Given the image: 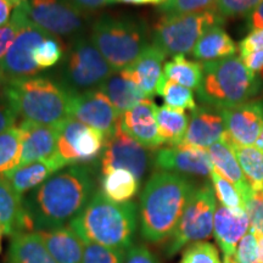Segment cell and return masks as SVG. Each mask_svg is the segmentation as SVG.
<instances>
[{
	"instance_id": "cell-9",
	"label": "cell",
	"mask_w": 263,
	"mask_h": 263,
	"mask_svg": "<svg viewBox=\"0 0 263 263\" xmlns=\"http://www.w3.org/2000/svg\"><path fill=\"white\" fill-rule=\"evenodd\" d=\"M216 210L217 200L212 184L205 183L195 188L168 240L166 255L172 257L185 246L209 239L213 234Z\"/></svg>"
},
{
	"instance_id": "cell-28",
	"label": "cell",
	"mask_w": 263,
	"mask_h": 263,
	"mask_svg": "<svg viewBox=\"0 0 263 263\" xmlns=\"http://www.w3.org/2000/svg\"><path fill=\"white\" fill-rule=\"evenodd\" d=\"M8 263H58L45 248L37 232L20 233L11 238Z\"/></svg>"
},
{
	"instance_id": "cell-3",
	"label": "cell",
	"mask_w": 263,
	"mask_h": 263,
	"mask_svg": "<svg viewBox=\"0 0 263 263\" xmlns=\"http://www.w3.org/2000/svg\"><path fill=\"white\" fill-rule=\"evenodd\" d=\"M70 227L84 244L94 242L128 251L137 233L138 206L132 201L114 202L101 192H95Z\"/></svg>"
},
{
	"instance_id": "cell-8",
	"label": "cell",
	"mask_w": 263,
	"mask_h": 263,
	"mask_svg": "<svg viewBox=\"0 0 263 263\" xmlns=\"http://www.w3.org/2000/svg\"><path fill=\"white\" fill-rule=\"evenodd\" d=\"M114 72L93 42L80 35L72 39L62 60L61 84L71 94L99 89Z\"/></svg>"
},
{
	"instance_id": "cell-39",
	"label": "cell",
	"mask_w": 263,
	"mask_h": 263,
	"mask_svg": "<svg viewBox=\"0 0 263 263\" xmlns=\"http://www.w3.org/2000/svg\"><path fill=\"white\" fill-rule=\"evenodd\" d=\"M217 0H166L159 6L163 15H183L215 9Z\"/></svg>"
},
{
	"instance_id": "cell-45",
	"label": "cell",
	"mask_w": 263,
	"mask_h": 263,
	"mask_svg": "<svg viewBox=\"0 0 263 263\" xmlns=\"http://www.w3.org/2000/svg\"><path fill=\"white\" fill-rule=\"evenodd\" d=\"M261 49H263V28L250 31L249 34L238 44L240 59L245 58L250 52L261 50Z\"/></svg>"
},
{
	"instance_id": "cell-41",
	"label": "cell",
	"mask_w": 263,
	"mask_h": 263,
	"mask_svg": "<svg viewBox=\"0 0 263 263\" xmlns=\"http://www.w3.org/2000/svg\"><path fill=\"white\" fill-rule=\"evenodd\" d=\"M263 0H217L215 10L223 18L248 17Z\"/></svg>"
},
{
	"instance_id": "cell-11",
	"label": "cell",
	"mask_w": 263,
	"mask_h": 263,
	"mask_svg": "<svg viewBox=\"0 0 263 263\" xmlns=\"http://www.w3.org/2000/svg\"><path fill=\"white\" fill-rule=\"evenodd\" d=\"M27 15L33 24L55 37H80L87 26V14L64 0H27Z\"/></svg>"
},
{
	"instance_id": "cell-7",
	"label": "cell",
	"mask_w": 263,
	"mask_h": 263,
	"mask_svg": "<svg viewBox=\"0 0 263 263\" xmlns=\"http://www.w3.org/2000/svg\"><path fill=\"white\" fill-rule=\"evenodd\" d=\"M226 20L215 9L183 15H162L154 27L153 44L166 57L193 52L197 41L213 26H223Z\"/></svg>"
},
{
	"instance_id": "cell-56",
	"label": "cell",
	"mask_w": 263,
	"mask_h": 263,
	"mask_svg": "<svg viewBox=\"0 0 263 263\" xmlns=\"http://www.w3.org/2000/svg\"><path fill=\"white\" fill-rule=\"evenodd\" d=\"M2 235H3V232H2V229H0V241H2Z\"/></svg>"
},
{
	"instance_id": "cell-2",
	"label": "cell",
	"mask_w": 263,
	"mask_h": 263,
	"mask_svg": "<svg viewBox=\"0 0 263 263\" xmlns=\"http://www.w3.org/2000/svg\"><path fill=\"white\" fill-rule=\"evenodd\" d=\"M196 186L178 173H153L140 195V234L159 244L170 239Z\"/></svg>"
},
{
	"instance_id": "cell-10",
	"label": "cell",
	"mask_w": 263,
	"mask_h": 263,
	"mask_svg": "<svg viewBox=\"0 0 263 263\" xmlns=\"http://www.w3.org/2000/svg\"><path fill=\"white\" fill-rule=\"evenodd\" d=\"M106 137L97 128L67 118L59 124L58 155L67 166L93 162L103 154Z\"/></svg>"
},
{
	"instance_id": "cell-6",
	"label": "cell",
	"mask_w": 263,
	"mask_h": 263,
	"mask_svg": "<svg viewBox=\"0 0 263 263\" xmlns=\"http://www.w3.org/2000/svg\"><path fill=\"white\" fill-rule=\"evenodd\" d=\"M90 41L115 72L133 65L149 45L145 22L132 16H101L91 27Z\"/></svg>"
},
{
	"instance_id": "cell-26",
	"label": "cell",
	"mask_w": 263,
	"mask_h": 263,
	"mask_svg": "<svg viewBox=\"0 0 263 263\" xmlns=\"http://www.w3.org/2000/svg\"><path fill=\"white\" fill-rule=\"evenodd\" d=\"M115 108L122 115L147 99L127 70L115 72L99 87Z\"/></svg>"
},
{
	"instance_id": "cell-23",
	"label": "cell",
	"mask_w": 263,
	"mask_h": 263,
	"mask_svg": "<svg viewBox=\"0 0 263 263\" xmlns=\"http://www.w3.org/2000/svg\"><path fill=\"white\" fill-rule=\"evenodd\" d=\"M166 54L154 44L147 45L145 50L140 54L137 61L124 70L128 71L134 82L139 85L147 99L156 95L159 82L162 77V64Z\"/></svg>"
},
{
	"instance_id": "cell-55",
	"label": "cell",
	"mask_w": 263,
	"mask_h": 263,
	"mask_svg": "<svg viewBox=\"0 0 263 263\" xmlns=\"http://www.w3.org/2000/svg\"><path fill=\"white\" fill-rule=\"evenodd\" d=\"M5 84V82H4V78H3V76L0 74V88H3V85Z\"/></svg>"
},
{
	"instance_id": "cell-36",
	"label": "cell",
	"mask_w": 263,
	"mask_h": 263,
	"mask_svg": "<svg viewBox=\"0 0 263 263\" xmlns=\"http://www.w3.org/2000/svg\"><path fill=\"white\" fill-rule=\"evenodd\" d=\"M26 4H27V0H25L21 5L14 10L11 18H10L8 24L0 27V67H2L3 60H4L6 54H8L9 49L11 48L12 43L17 37L20 29L22 28V26L28 20Z\"/></svg>"
},
{
	"instance_id": "cell-30",
	"label": "cell",
	"mask_w": 263,
	"mask_h": 263,
	"mask_svg": "<svg viewBox=\"0 0 263 263\" xmlns=\"http://www.w3.org/2000/svg\"><path fill=\"white\" fill-rule=\"evenodd\" d=\"M156 122L163 143L177 146L183 143L189 126V117L184 110L163 105L156 107Z\"/></svg>"
},
{
	"instance_id": "cell-50",
	"label": "cell",
	"mask_w": 263,
	"mask_h": 263,
	"mask_svg": "<svg viewBox=\"0 0 263 263\" xmlns=\"http://www.w3.org/2000/svg\"><path fill=\"white\" fill-rule=\"evenodd\" d=\"M246 28L249 31L263 28V2L246 17Z\"/></svg>"
},
{
	"instance_id": "cell-43",
	"label": "cell",
	"mask_w": 263,
	"mask_h": 263,
	"mask_svg": "<svg viewBox=\"0 0 263 263\" xmlns=\"http://www.w3.org/2000/svg\"><path fill=\"white\" fill-rule=\"evenodd\" d=\"M235 256L239 263H255L258 261V236L251 228L239 242Z\"/></svg>"
},
{
	"instance_id": "cell-18",
	"label": "cell",
	"mask_w": 263,
	"mask_h": 263,
	"mask_svg": "<svg viewBox=\"0 0 263 263\" xmlns=\"http://www.w3.org/2000/svg\"><path fill=\"white\" fill-rule=\"evenodd\" d=\"M21 130V157L17 167L51 159L58 155L59 126H43L27 121L18 124Z\"/></svg>"
},
{
	"instance_id": "cell-29",
	"label": "cell",
	"mask_w": 263,
	"mask_h": 263,
	"mask_svg": "<svg viewBox=\"0 0 263 263\" xmlns=\"http://www.w3.org/2000/svg\"><path fill=\"white\" fill-rule=\"evenodd\" d=\"M101 193L111 201L129 202L140 188V180L127 170H114L101 174Z\"/></svg>"
},
{
	"instance_id": "cell-12",
	"label": "cell",
	"mask_w": 263,
	"mask_h": 263,
	"mask_svg": "<svg viewBox=\"0 0 263 263\" xmlns=\"http://www.w3.org/2000/svg\"><path fill=\"white\" fill-rule=\"evenodd\" d=\"M151 161L149 149L117 128L105 143L100 156V172L105 174L114 170H127L140 180L147 172Z\"/></svg>"
},
{
	"instance_id": "cell-60",
	"label": "cell",
	"mask_w": 263,
	"mask_h": 263,
	"mask_svg": "<svg viewBox=\"0 0 263 263\" xmlns=\"http://www.w3.org/2000/svg\"><path fill=\"white\" fill-rule=\"evenodd\" d=\"M262 192H263V189H262Z\"/></svg>"
},
{
	"instance_id": "cell-31",
	"label": "cell",
	"mask_w": 263,
	"mask_h": 263,
	"mask_svg": "<svg viewBox=\"0 0 263 263\" xmlns=\"http://www.w3.org/2000/svg\"><path fill=\"white\" fill-rule=\"evenodd\" d=\"M234 151L240 167L254 190L263 189V151L255 146H241L234 144L228 136L223 138Z\"/></svg>"
},
{
	"instance_id": "cell-1",
	"label": "cell",
	"mask_w": 263,
	"mask_h": 263,
	"mask_svg": "<svg viewBox=\"0 0 263 263\" xmlns=\"http://www.w3.org/2000/svg\"><path fill=\"white\" fill-rule=\"evenodd\" d=\"M95 194L94 174L74 164L59 171L24 199L31 232L50 230L71 223Z\"/></svg>"
},
{
	"instance_id": "cell-27",
	"label": "cell",
	"mask_w": 263,
	"mask_h": 263,
	"mask_svg": "<svg viewBox=\"0 0 263 263\" xmlns=\"http://www.w3.org/2000/svg\"><path fill=\"white\" fill-rule=\"evenodd\" d=\"M238 45L222 26H213L203 33L194 47L193 57L197 61L210 62L234 57Z\"/></svg>"
},
{
	"instance_id": "cell-22",
	"label": "cell",
	"mask_w": 263,
	"mask_h": 263,
	"mask_svg": "<svg viewBox=\"0 0 263 263\" xmlns=\"http://www.w3.org/2000/svg\"><path fill=\"white\" fill-rule=\"evenodd\" d=\"M0 229L3 234L11 238L20 233L31 232L24 197L16 194L3 176H0Z\"/></svg>"
},
{
	"instance_id": "cell-37",
	"label": "cell",
	"mask_w": 263,
	"mask_h": 263,
	"mask_svg": "<svg viewBox=\"0 0 263 263\" xmlns=\"http://www.w3.org/2000/svg\"><path fill=\"white\" fill-rule=\"evenodd\" d=\"M65 48L62 42L55 35L44 39L33 52L35 65L39 70H47L54 67L65 57Z\"/></svg>"
},
{
	"instance_id": "cell-52",
	"label": "cell",
	"mask_w": 263,
	"mask_h": 263,
	"mask_svg": "<svg viewBox=\"0 0 263 263\" xmlns=\"http://www.w3.org/2000/svg\"><path fill=\"white\" fill-rule=\"evenodd\" d=\"M255 147H257L258 150H262L263 151V123H262V127H261V130H259V134L257 137V140H256L255 143Z\"/></svg>"
},
{
	"instance_id": "cell-54",
	"label": "cell",
	"mask_w": 263,
	"mask_h": 263,
	"mask_svg": "<svg viewBox=\"0 0 263 263\" xmlns=\"http://www.w3.org/2000/svg\"><path fill=\"white\" fill-rule=\"evenodd\" d=\"M223 263H239L238 259H236V256H228V257L223 258Z\"/></svg>"
},
{
	"instance_id": "cell-35",
	"label": "cell",
	"mask_w": 263,
	"mask_h": 263,
	"mask_svg": "<svg viewBox=\"0 0 263 263\" xmlns=\"http://www.w3.org/2000/svg\"><path fill=\"white\" fill-rule=\"evenodd\" d=\"M210 179H211L216 197L222 206L235 212H246V203L234 184L221 176L215 168L210 174Z\"/></svg>"
},
{
	"instance_id": "cell-34",
	"label": "cell",
	"mask_w": 263,
	"mask_h": 263,
	"mask_svg": "<svg viewBox=\"0 0 263 263\" xmlns=\"http://www.w3.org/2000/svg\"><path fill=\"white\" fill-rule=\"evenodd\" d=\"M21 141V130L16 126L0 134V176L18 166Z\"/></svg>"
},
{
	"instance_id": "cell-16",
	"label": "cell",
	"mask_w": 263,
	"mask_h": 263,
	"mask_svg": "<svg viewBox=\"0 0 263 263\" xmlns=\"http://www.w3.org/2000/svg\"><path fill=\"white\" fill-rule=\"evenodd\" d=\"M221 112L229 139L238 145L254 146L263 123L262 99L221 110Z\"/></svg>"
},
{
	"instance_id": "cell-42",
	"label": "cell",
	"mask_w": 263,
	"mask_h": 263,
	"mask_svg": "<svg viewBox=\"0 0 263 263\" xmlns=\"http://www.w3.org/2000/svg\"><path fill=\"white\" fill-rule=\"evenodd\" d=\"M246 212L250 219V228L257 235H263V192L252 190L246 201Z\"/></svg>"
},
{
	"instance_id": "cell-59",
	"label": "cell",
	"mask_w": 263,
	"mask_h": 263,
	"mask_svg": "<svg viewBox=\"0 0 263 263\" xmlns=\"http://www.w3.org/2000/svg\"><path fill=\"white\" fill-rule=\"evenodd\" d=\"M255 263H262V262H259V261H257V262H255Z\"/></svg>"
},
{
	"instance_id": "cell-40",
	"label": "cell",
	"mask_w": 263,
	"mask_h": 263,
	"mask_svg": "<svg viewBox=\"0 0 263 263\" xmlns=\"http://www.w3.org/2000/svg\"><path fill=\"white\" fill-rule=\"evenodd\" d=\"M179 263H222V261L215 245L207 241H199L186 246Z\"/></svg>"
},
{
	"instance_id": "cell-19",
	"label": "cell",
	"mask_w": 263,
	"mask_h": 263,
	"mask_svg": "<svg viewBox=\"0 0 263 263\" xmlns=\"http://www.w3.org/2000/svg\"><path fill=\"white\" fill-rule=\"evenodd\" d=\"M226 133L224 118L221 111L203 105L193 111L182 144L207 150L213 144L223 140Z\"/></svg>"
},
{
	"instance_id": "cell-13",
	"label": "cell",
	"mask_w": 263,
	"mask_h": 263,
	"mask_svg": "<svg viewBox=\"0 0 263 263\" xmlns=\"http://www.w3.org/2000/svg\"><path fill=\"white\" fill-rule=\"evenodd\" d=\"M50 35L44 29L33 24L29 18L25 22L0 67V73L5 83L20 78L38 76L41 70L35 65L33 52L44 39Z\"/></svg>"
},
{
	"instance_id": "cell-46",
	"label": "cell",
	"mask_w": 263,
	"mask_h": 263,
	"mask_svg": "<svg viewBox=\"0 0 263 263\" xmlns=\"http://www.w3.org/2000/svg\"><path fill=\"white\" fill-rule=\"evenodd\" d=\"M124 263H160V261L145 245L139 244L128 250Z\"/></svg>"
},
{
	"instance_id": "cell-25",
	"label": "cell",
	"mask_w": 263,
	"mask_h": 263,
	"mask_svg": "<svg viewBox=\"0 0 263 263\" xmlns=\"http://www.w3.org/2000/svg\"><path fill=\"white\" fill-rule=\"evenodd\" d=\"M207 153L211 159L213 168L226 179H228L230 183L234 184L246 203L254 189L242 172V168L240 167L234 151L229 144L226 140H221L210 146L207 149Z\"/></svg>"
},
{
	"instance_id": "cell-33",
	"label": "cell",
	"mask_w": 263,
	"mask_h": 263,
	"mask_svg": "<svg viewBox=\"0 0 263 263\" xmlns=\"http://www.w3.org/2000/svg\"><path fill=\"white\" fill-rule=\"evenodd\" d=\"M156 94L160 95L163 99L164 104L170 107L192 111L197 107L193 90L168 80L164 77V74H162L157 85Z\"/></svg>"
},
{
	"instance_id": "cell-49",
	"label": "cell",
	"mask_w": 263,
	"mask_h": 263,
	"mask_svg": "<svg viewBox=\"0 0 263 263\" xmlns=\"http://www.w3.org/2000/svg\"><path fill=\"white\" fill-rule=\"evenodd\" d=\"M24 2L25 0H0V27L8 24L12 16V10H15Z\"/></svg>"
},
{
	"instance_id": "cell-44",
	"label": "cell",
	"mask_w": 263,
	"mask_h": 263,
	"mask_svg": "<svg viewBox=\"0 0 263 263\" xmlns=\"http://www.w3.org/2000/svg\"><path fill=\"white\" fill-rule=\"evenodd\" d=\"M17 118V114L15 112L9 98L6 97L4 88H0V134L14 127Z\"/></svg>"
},
{
	"instance_id": "cell-48",
	"label": "cell",
	"mask_w": 263,
	"mask_h": 263,
	"mask_svg": "<svg viewBox=\"0 0 263 263\" xmlns=\"http://www.w3.org/2000/svg\"><path fill=\"white\" fill-rule=\"evenodd\" d=\"M242 62L250 71L259 74L263 71V49L250 52L245 58L241 59Z\"/></svg>"
},
{
	"instance_id": "cell-14",
	"label": "cell",
	"mask_w": 263,
	"mask_h": 263,
	"mask_svg": "<svg viewBox=\"0 0 263 263\" xmlns=\"http://www.w3.org/2000/svg\"><path fill=\"white\" fill-rule=\"evenodd\" d=\"M70 116L83 124L103 132L107 139L117 130L121 115L103 91L91 89L72 94Z\"/></svg>"
},
{
	"instance_id": "cell-58",
	"label": "cell",
	"mask_w": 263,
	"mask_h": 263,
	"mask_svg": "<svg viewBox=\"0 0 263 263\" xmlns=\"http://www.w3.org/2000/svg\"><path fill=\"white\" fill-rule=\"evenodd\" d=\"M0 252H2V241H0Z\"/></svg>"
},
{
	"instance_id": "cell-4",
	"label": "cell",
	"mask_w": 263,
	"mask_h": 263,
	"mask_svg": "<svg viewBox=\"0 0 263 263\" xmlns=\"http://www.w3.org/2000/svg\"><path fill=\"white\" fill-rule=\"evenodd\" d=\"M4 91L21 121L59 126L70 118L72 94L44 76L20 78L4 84Z\"/></svg>"
},
{
	"instance_id": "cell-15",
	"label": "cell",
	"mask_w": 263,
	"mask_h": 263,
	"mask_svg": "<svg viewBox=\"0 0 263 263\" xmlns=\"http://www.w3.org/2000/svg\"><path fill=\"white\" fill-rule=\"evenodd\" d=\"M153 162L159 171L178 173L182 176L189 174L210 177L213 170L207 150L183 144L159 149L153 156Z\"/></svg>"
},
{
	"instance_id": "cell-57",
	"label": "cell",
	"mask_w": 263,
	"mask_h": 263,
	"mask_svg": "<svg viewBox=\"0 0 263 263\" xmlns=\"http://www.w3.org/2000/svg\"><path fill=\"white\" fill-rule=\"evenodd\" d=\"M259 77H261V78H262V80H263V71L261 72V73H259Z\"/></svg>"
},
{
	"instance_id": "cell-24",
	"label": "cell",
	"mask_w": 263,
	"mask_h": 263,
	"mask_svg": "<svg viewBox=\"0 0 263 263\" xmlns=\"http://www.w3.org/2000/svg\"><path fill=\"white\" fill-rule=\"evenodd\" d=\"M37 233L58 263H82L83 261L84 242L70 226Z\"/></svg>"
},
{
	"instance_id": "cell-17",
	"label": "cell",
	"mask_w": 263,
	"mask_h": 263,
	"mask_svg": "<svg viewBox=\"0 0 263 263\" xmlns=\"http://www.w3.org/2000/svg\"><path fill=\"white\" fill-rule=\"evenodd\" d=\"M156 104L145 99L120 116L117 128L149 150L164 145L156 122Z\"/></svg>"
},
{
	"instance_id": "cell-53",
	"label": "cell",
	"mask_w": 263,
	"mask_h": 263,
	"mask_svg": "<svg viewBox=\"0 0 263 263\" xmlns=\"http://www.w3.org/2000/svg\"><path fill=\"white\" fill-rule=\"evenodd\" d=\"M258 236V261L263 263V235Z\"/></svg>"
},
{
	"instance_id": "cell-47",
	"label": "cell",
	"mask_w": 263,
	"mask_h": 263,
	"mask_svg": "<svg viewBox=\"0 0 263 263\" xmlns=\"http://www.w3.org/2000/svg\"><path fill=\"white\" fill-rule=\"evenodd\" d=\"M64 2L83 14L97 11L99 9H103L104 6L112 4V0H64Z\"/></svg>"
},
{
	"instance_id": "cell-21",
	"label": "cell",
	"mask_w": 263,
	"mask_h": 263,
	"mask_svg": "<svg viewBox=\"0 0 263 263\" xmlns=\"http://www.w3.org/2000/svg\"><path fill=\"white\" fill-rule=\"evenodd\" d=\"M64 167H67V164L60 159V156L55 155L51 159L26 164L24 167H15L14 170L3 174V177L8 180L16 194L22 197L25 194L31 193L47 182Z\"/></svg>"
},
{
	"instance_id": "cell-20",
	"label": "cell",
	"mask_w": 263,
	"mask_h": 263,
	"mask_svg": "<svg viewBox=\"0 0 263 263\" xmlns=\"http://www.w3.org/2000/svg\"><path fill=\"white\" fill-rule=\"evenodd\" d=\"M250 229L248 212H235L217 206L213 221V235L224 257L236 254L239 242Z\"/></svg>"
},
{
	"instance_id": "cell-38",
	"label": "cell",
	"mask_w": 263,
	"mask_h": 263,
	"mask_svg": "<svg viewBox=\"0 0 263 263\" xmlns=\"http://www.w3.org/2000/svg\"><path fill=\"white\" fill-rule=\"evenodd\" d=\"M126 254V250L85 242L82 263H124Z\"/></svg>"
},
{
	"instance_id": "cell-5",
	"label": "cell",
	"mask_w": 263,
	"mask_h": 263,
	"mask_svg": "<svg viewBox=\"0 0 263 263\" xmlns=\"http://www.w3.org/2000/svg\"><path fill=\"white\" fill-rule=\"evenodd\" d=\"M202 81L197 97L206 106L226 110L255 100L262 90V78L238 57L202 62Z\"/></svg>"
},
{
	"instance_id": "cell-32",
	"label": "cell",
	"mask_w": 263,
	"mask_h": 263,
	"mask_svg": "<svg viewBox=\"0 0 263 263\" xmlns=\"http://www.w3.org/2000/svg\"><path fill=\"white\" fill-rule=\"evenodd\" d=\"M163 74L176 83L197 90L202 81V64L189 60L184 55H178L164 64Z\"/></svg>"
},
{
	"instance_id": "cell-51",
	"label": "cell",
	"mask_w": 263,
	"mask_h": 263,
	"mask_svg": "<svg viewBox=\"0 0 263 263\" xmlns=\"http://www.w3.org/2000/svg\"><path fill=\"white\" fill-rule=\"evenodd\" d=\"M166 0H112L114 3H123V4H132V5H161Z\"/></svg>"
}]
</instances>
